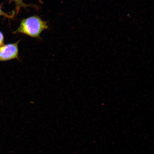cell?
<instances>
[{"label": "cell", "instance_id": "1", "mask_svg": "<svg viewBox=\"0 0 154 154\" xmlns=\"http://www.w3.org/2000/svg\"><path fill=\"white\" fill-rule=\"evenodd\" d=\"M48 28L47 23L34 15L23 19L14 33H22L30 37L39 38L40 34Z\"/></svg>", "mask_w": 154, "mask_h": 154}, {"label": "cell", "instance_id": "2", "mask_svg": "<svg viewBox=\"0 0 154 154\" xmlns=\"http://www.w3.org/2000/svg\"><path fill=\"white\" fill-rule=\"evenodd\" d=\"M16 43L3 45L0 47V61H5L19 58L18 43Z\"/></svg>", "mask_w": 154, "mask_h": 154}, {"label": "cell", "instance_id": "3", "mask_svg": "<svg viewBox=\"0 0 154 154\" xmlns=\"http://www.w3.org/2000/svg\"><path fill=\"white\" fill-rule=\"evenodd\" d=\"M14 2L17 6V11H19L21 7H24L26 6V5L23 2V0H11Z\"/></svg>", "mask_w": 154, "mask_h": 154}, {"label": "cell", "instance_id": "4", "mask_svg": "<svg viewBox=\"0 0 154 154\" xmlns=\"http://www.w3.org/2000/svg\"><path fill=\"white\" fill-rule=\"evenodd\" d=\"M0 16H3L8 18H12V16H11V15H9L2 11L1 8H0Z\"/></svg>", "mask_w": 154, "mask_h": 154}, {"label": "cell", "instance_id": "5", "mask_svg": "<svg viewBox=\"0 0 154 154\" xmlns=\"http://www.w3.org/2000/svg\"><path fill=\"white\" fill-rule=\"evenodd\" d=\"M4 37L2 33L0 32V47L4 45Z\"/></svg>", "mask_w": 154, "mask_h": 154}]
</instances>
